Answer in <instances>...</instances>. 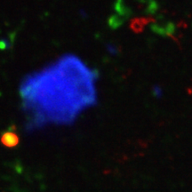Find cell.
I'll use <instances>...</instances> for the list:
<instances>
[{
	"label": "cell",
	"mask_w": 192,
	"mask_h": 192,
	"mask_svg": "<svg viewBox=\"0 0 192 192\" xmlns=\"http://www.w3.org/2000/svg\"><path fill=\"white\" fill-rule=\"evenodd\" d=\"M1 142L7 148H14L19 143V137L14 132H5L1 136Z\"/></svg>",
	"instance_id": "1"
}]
</instances>
